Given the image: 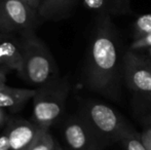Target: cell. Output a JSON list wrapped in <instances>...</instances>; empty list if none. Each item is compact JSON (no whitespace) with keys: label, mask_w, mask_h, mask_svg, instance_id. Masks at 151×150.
Listing matches in <instances>:
<instances>
[{"label":"cell","mask_w":151,"mask_h":150,"mask_svg":"<svg viewBox=\"0 0 151 150\" xmlns=\"http://www.w3.org/2000/svg\"><path fill=\"white\" fill-rule=\"evenodd\" d=\"M142 142L148 150H151V128L147 130L142 136Z\"/></svg>","instance_id":"e0dca14e"},{"label":"cell","mask_w":151,"mask_h":150,"mask_svg":"<svg viewBox=\"0 0 151 150\" xmlns=\"http://www.w3.org/2000/svg\"><path fill=\"white\" fill-rule=\"evenodd\" d=\"M64 136L72 150H88L90 148V136L88 130L77 120H71L66 124Z\"/></svg>","instance_id":"30bf717a"},{"label":"cell","mask_w":151,"mask_h":150,"mask_svg":"<svg viewBox=\"0 0 151 150\" xmlns=\"http://www.w3.org/2000/svg\"><path fill=\"white\" fill-rule=\"evenodd\" d=\"M19 39L23 56V71L20 75L27 82L40 86L58 78L56 61L34 30L21 32Z\"/></svg>","instance_id":"6da1fadb"},{"label":"cell","mask_w":151,"mask_h":150,"mask_svg":"<svg viewBox=\"0 0 151 150\" xmlns=\"http://www.w3.org/2000/svg\"><path fill=\"white\" fill-rule=\"evenodd\" d=\"M21 1L27 3L29 6H31L32 8H34V9L38 10V7H39V5H40V3H41L42 0H21Z\"/></svg>","instance_id":"ffe728a7"},{"label":"cell","mask_w":151,"mask_h":150,"mask_svg":"<svg viewBox=\"0 0 151 150\" xmlns=\"http://www.w3.org/2000/svg\"><path fill=\"white\" fill-rule=\"evenodd\" d=\"M55 147H56V146H55Z\"/></svg>","instance_id":"cb8c5ba5"},{"label":"cell","mask_w":151,"mask_h":150,"mask_svg":"<svg viewBox=\"0 0 151 150\" xmlns=\"http://www.w3.org/2000/svg\"><path fill=\"white\" fill-rule=\"evenodd\" d=\"M6 86V68L0 67V92Z\"/></svg>","instance_id":"d6986e66"},{"label":"cell","mask_w":151,"mask_h":150,"mask_svg":"<svg viewBox=\"0 0 151 150\" xmlns=\"http://www.w3.org/2000/svg\"><path fill=\"white\" fill-rule=\"evenodd\" d=\"M56 142L45 128H40L33 144L28 150H55Z\"/></svg>","instance_id":"7c38bea8"},{"label":"cell","mask_w":151,"mask_h":150,"mask_svg":"<svg viewBox=\"0 0 151 150\" xmlns=\"http://www.w3.org/2000/svg\"><path fill=\"white\" fill-rule=\"evenodd\" d=\"M129 77L136 90L151 94V67L144 62L131 58L129 63Z\"/></svg>","instance_id":"9c48e42d"},{"label":"cell","mask_w":151,"mask_h":150,"mask_svg":"<svg viewBox=\"0 0 151 150\" xmlns=\"http://www.w3.org/2000/svg\"><path fill=\"white\" fill-rule=\"evenodd\" d=\"M33 117L39 128L47 130L62 115L68 95V84L59 78L35 88Z\"/></svg>","instance_id":"7a4b0ae2"},{"label":"cell","mask_w":151,"mask_h":150,"mask_svg":"<svg viewBox=\"0 0 151 150\" xmlns=\"http://www.w3.org/2000/svg\"><path fill=\"white\" fill-rule=\"evenodd\" d=\"M106 0H83V4L88 9H101L105 5Z\"/></svg>","instance_id":"2e32d148"},{"label":"cell","mask_w":151,"mask_h":150,"mask_svg":"<svg viewBox=\"0 0 151 150\" xmlns=\"http://www.w3.org/2000/svg\"><path fill=\"white\" fill-rule=\"evenodd\" d=\"M7 120H8V116L6 111L3 110V109H0V128L3 126L4 124H6Z\"/></svg>","instance_id":"44dd1931"},{"label":"cell","mask_w":151,"mask_h":150,"mask_svg":"<svg viewBox=\"0 0 151 150\" xmlns=\"http://www.w3.org/2000/svg\"><path fill=\"white\" fill-rule=\"evenodd\" d=\"M74 0H42L38 7L39 19L45 21H59L68 14Z\"/></svg>","instance_id":"8fae6325"},{"label":"cell","mask_w":151,"mask_h":150,"mask_svg":"<svg viewBox=\"0 0 151 150\" xmlns=\"http://www.w3.org/2000/svg\"><path fill=\"white\" fill-rule=\"evenodd\" d=\"M35 93V90L10 88L6 85L0 92V109L17 112L21 110L29 100L34 98Z\"/></svg>","instance_id":"ba28073f"},{"label":"cell","mask_w":151,"mask_h":150,"mask_svg":"<svg viewBox=\"0 0 151 150\" xmlns=\"http://www.w3.org/2000/svg\"><path fill=\"white\" fill-rule=\"evenodd\" d=\"M36 123L27 120H14L8 124L6 135L9 139L10 150H28L40 131Z\"/></svg>","instance_id":"5b68a950"},{"label":"cell","mask_w":151,"mask_h":150,"mask_svg":"<svg viewBox=\"0 0 151 150\" xmlns=\"http://www.w3.org/2000/svg\"><path fill=\"white\" fill-rule=\"evenodd\" d=\"M4 33H5V32H3V31H2V30H0V39H1V38H2V36H3Z\"/></svg>","instance_id":"603a6c76"},{"label":"cell","mask_w":151,"mask_h":150,"mask_svg":"<svg viewBox=\"0 0 151 150\" xmlns=\"http://www.w3.org/2000/svg\"><path fill=\"white\" fill-rule=\"evenodd\" d=\"M0 150H10L9 139L6 134L0 136Z\"/></svg>","instance_id":"ac0fdd59"},{"label":"cell","mask_w":151,"mask_h":150,"mask_svg":"<svg viewBox=\"0 0 151 150\" xmlns=\"http://www.w3.org/2000/svg\"><path fill=\"white\" fill-rule=\"evenodd\" d=\"M117 60V52L114 42L105 32L99 29L91 50L88 65V80L93 85L102 88L110 77Z\"/></svg>","instance_id":"3957f363"},{"label":"cell","mask_w":151,"mask_h":150,"mask_svg":"<svg viewBox=\"0 0 151 150\" xmlns=\"http://www.w3.org/2000/svg\"><path fill=\"white\" fill-rule=\"evenodd\" d=\"M88 116L93 124L104 134H112L118 130V117L110 107L103 104H93L88 109Z\"/></svg>","instance_id":"52a82bcc"},{"label":"cell","mask_w":151,"mask_h":150,"mask_svg":"<svg viewBox=\"0 0 151 150\" xmlns=\"http://www.w3.org/2000/svg\"><path fill=\"white\" fill-rule=\"evenodd\" d=\"M0 67L18 71H23V56L19 37L14 33H4L0 39Z\"/></svg>","instance_id":"8992f818"},{"label":"cell","mask_w":151,"mask_h":150,"mask_svg":"<svg viewBox=\"0 0 151 150\" xmlns=\"http://www.w3.org/2000/svg\"><path fill=\"white\" fill-rule=\"evenodd\" d=\"M125 148L127 150H148L142 141L136 138H127L125 141Z\"/></svg>","instance_id":"5bb4252c"},{"label":"cell","mask_w":151,"mask_h":150,"mask_svg":"<svg viewBox=\"0 0 151 150\" xmlns=\"http://www.w3.org/2000/svg\"><path fill=\"white\" fill-rule=\"evenodd\" d=\"M136 26L140 34L143 36L151 34V14H144L137 20Z\"/></svg>","instance_id":"4fadbf2b"},{"label":"cell","mask_w":151,"mask_h":150,"mask_svg":"<svg viewBox=\"0 0 151 150\" xmlns=\"http://www.w3.org/2000/svg\"><path fill=\"white\" fill-rule=\"evenodd\" d=\"M55 150H62V148L60 146H59L58 144H56V147H55Z\"/></svg>","instance_id":"7402d4cb"},{"label":"cell","mask_w":151,"mask_h":150,"mask_svg":"<svg viewBox=\"0 0 151 150\" xmlns=\"http://www.w3.org/2000/svg\"><path fill=\"white\" fill-rule=\"evenodd\" d=\"M39 16L21 0H0V30L6 33L34 30Z\"/></svg>","instance_id":"277c9868"},{"label":"cell","mask_w":151,"mask_h":150,"mask_svg":"<svg viewBox=\"0 0 151 150\" xmlns=\"http://www.w3.org/2000/svg\"><path fill=\"white\" fill-rule=\"evenodd\" d=\"M151 47V34L142 36L140 39H138L137 41H135L132 45L133 48H143V47Z\"/></svg>","instance_id":"9a60e30c"}]
</instances>
